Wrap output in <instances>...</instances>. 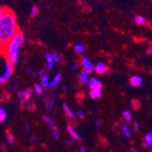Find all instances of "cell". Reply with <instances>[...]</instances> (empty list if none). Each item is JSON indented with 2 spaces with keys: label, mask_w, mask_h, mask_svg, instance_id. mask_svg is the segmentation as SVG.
Instances as JSON below:
<instances>
[{
  "label": "cell",
  "mask_w": 152,
  "mask_h": 152,
  "mask_svg": "<svg viewBox=\"0 0 152 152\" xmlns=\"http://www.w3.org/2000/svg\"><path fill=\"white\" fill-rule=\"evenodd\" d=\"M59 135H60V132H59V129H55L54 130H53V136H54V137L56 140H58V137H59Z\"/></svg>",
  "instance_id": "obj_27"
},
{
  "label": "cell",
  "mask_w": 152,
  "mask_h": 152,
  "mask_svg": "<svg viewBox=\"0 0 152 152\" xmlns=\"http://www.w3.org/2000/svg\"><path fill=\"white\" fill-rule=\"evenodd\" d=\"M67 132H68V134H69V136L72 137V139H74L75 140H81V137L76 133V131L74 130V128L72 127V126H68L67 127Z\"/></svg>",
  "instance_id": "obj_9"
},
{
  "label": "cell",
  "mask_w": 152,
  "mask_h": 152,
  "mask_svg": "<svg viewBox=\"0 0 152 152\" xmlns=\"http://www.w3.org/2000/svg\"><path fill=\"white\" fill-rule=\"evenodd\" d=\"M54 103H55L54 98L51 99L50 100H48V104H47V109H48V112H50L51 110H52V108H53V107H54Z\"/></svg>",
  "instance_id": "obj_22"
},
{
  "label": "cell",
  "mask_w": 152,
  "mask_h": 152,
  "mask_svg": "<svg viewBox=\"0 0 152 152\" xmlns=\"http://www.w3.org/2000/svg\"><path fill=\"white\" fill-rule=\"evenodd\" d=\"M79 79H80V82L83 83V84H86V83H88V81H89V79H88V72L86 71V70H83V71L80 73Z\"/></svg>",
  "instance_id": "obj_12"
},
{
  "label": "cell",
  "mask_w": 152,
  "mask_h": 152,
  "mask_svg": "<svg viewBox=\"0 0 152 152\" xmlns=\"http://www.w3.org/2000/svg\"><path fill=\"white\" fill-rule=\"evenodd\" d=\"M60 79H61V73H57L56 75H55L54 78L51 80L49 87H50V88H55V87H57V86L59 84Z\"/></svg>",
  "instance_id": "obj_8"
},
{
  "label": "cell",
  "mask_w": 152,
  "mask_h": 152,
  "mask_svg": "<svg viewBox=\"0 0 152 152\" xmlns=\"http://www.w3.org/2000/svg\"><path fill=\"white\" fill-rule=\"evenodd\" d=\"M51 118H50L49 116H43V117H42V120H43V121H45V122H46V123H48V124H49V123H50Z\"/></svg>",
  "instance_id": "obj_31"
},
{
  "label": "cell",
  "mask_w": 152,
  "mask_h": 152,
  "mask_svg": "<svg viewBox=\"0 0 152 152\" xmlns=\"http://www.w3.org/2000/svg\"><path fill=\"white\" fill-rule=\"evenodd\" d=\"M133 129H134V130H137V129H139V123L135 122L134 125H133Z\"/></svg>",
  "instance_id": "obj_36"
},
{
  "label": "cell",
  "mask_w": 152,
  "mask_h": 152,
  "mask_svg": "<svg viewBox=\"0 0 152 152\" xmlns=\"http://www.w3.org/2000/svg\"><path fill=\"white\" fill-rule=\"evenodd\" d=\"M33 140H35V141H37V137L36 136H33V139H32Z\"/></svg>",
  "instance_id": "obj_40"
},
{
  "label": "cell",
  "mask_w": 152,
  "mask_h": 152,
  "mask_svg": "<svg viewBox=\"0 0 152 152\" xmlns=\"http://www.w3.org/2000/svg\"><path fill=\"white\" fill-rule=\"evenodd\" d=\"M75 152H86V148L84 146H81L78 151H75Z\"/></svg>",
  "instance_id": "obj_34"
},
{
  "label": "cell",
  "mask_w": 152,
  "mask_h": 152,
  "mask_svg": "<svg viewBox=\"0 0 152 152\" xmlns=\"http://www.w3.org/2000/svg\"><path fill=\"white\" fill-rule=\"evenodd\" d=\"M32 94H33V90L30 89V88H28L27 90L24 91V99H25V101L28 100L32 96Z\"/></svg>",
  "instance_id": "obj_19"
},
{
  "label": "cell",
  "mask_w": 152,
  "mask_h": 152,
  "mask_svg": "<svg viewBox=\"0 0 152 152\" xmlns=\"http://www.w3.org/2000/svg\"><path fill=\"white\" fill-rule=\"evenodd\" d=\"M47 68L48 69V66H43V68H42V69H41V70H40V72H39V76H40V77H42V75L45 73V71H46Z\"/></svg>",
  "instance_id": "obj_33"
},
{
  "label": "cell",
  "mask_w": 152,
  "mask_h": 152,
  "mask_svg": "<svg viewBox=\"0 0 152 152\" xmlns=\"http://www.w3.org/2000/svg\"><path fill=\"white\" fill-rule=\"evenodd\" d=\"M148 52L149 54H151V55H152V48H149L148 49Z\"/></svg>",
  "instance_id": "obj_39"
},
{
  "label": "cell",
  "mask_w": 152,
  "mask_h": 152,
  "mask_svg": "<svg viewBox=\"0 0 152 152\" xmlns=\"http://www.w3.org/2000/svg\"><path fill=\"white\" fill-rule=\"evenodd\" d=\"M7 118V111L4 107H0V121L4 122Z\"/></svg>",
  "instance_id": "obj_20"
},
{
  "label": "cell",
  "mask_w": 152,
  "mask_h": 152,
  "mask_svg": "<svg viewBox=\"0 0 152 152\" xmlns=\"http://www.w3.org/2000/svg\"><path fill=\"white\" fill-rule=\"evenodd\" d=\"M63 108H64V111L66 112V115L70 119H73L75 118V114L73 113V111L71 110V108H69V107L67 106V104L64 103L63 104Z\"/></svg>",
  "instance_id": "obj_11"
},
{
  "label": "cell",
  "mask_w": 152,
  "mask_h": 152,
  "mask_svg": "<svg viewBox=\"0 0 152 152\" xmlns=\"http://www.w3.org/2000/svg\"><path fill=\"white\" fill-rule=\"evenodd\" d=\"M78 1H86V0H78Z\"/></svg>",
  "instance_id": "obj_41"
},
{
  "label": "cell",
  "mask_w": 152,
  "mask_h": 152,
  "mask_svg": "<svg viewBox=\"0 0 152 152\" xmlns=\"http://www.w3.org/2000/svg\"><path fill=\"white\" fill-rule=\"evenodd\" d=\"M129 82L133 87H139L142 84V78L139 76H133L130 77Z\"/></svg>",
  "instance_id": "obj_7"
},
{
  "label": "cell",
  "mask_w": 152,
  "mask_h": 152,
  "mask_svg": "<svg viewBox=\"0 0 152 152\" xmlns=\"http://www.w3.org/2000/svg\"><path fill=\"white\" fill-rule=\"evenodd\" d=\"M151 148V152H152V147H151V148Z\"/></svg>",
  "instance_id": "obj_42"
},
{
  "label": "cell",
  "mask_w": 152,
  "mask_h": 152,
  "mask_svg": "<svg viewBox=\"0 0 152 152\" xmlns=\"http://www.w3.org/2000/svg\"><path fill=\"white\" fill-rule=\"evenodd\" d=\"M88 86H89L90 89H93V90H101V88H102L101 82L99 79L95 78V77L89 79Z\"/></svg>",
  "instance_id": "obj_4"
},
{
  "label": "cell",
  "mask_w": 152,
  "mask_h": 152,
  "mask_svg": "<svg viewBox=\"0 0 152 152\" xmlns=\"http://www.w3.org/2000/svg\"><path fill=\"white\" fill-rule=\"evenodd\" d=\"M94 69H95L96 73L102 75L107 70V66L104 62H99V63H96V65L95 66Z\"/></svg>",
  "instance_id": "obj_6"
},
{
  "label": "cell",
  "mask_w": 152,
  "mask_h": 152,
  "mask_svg": "<svg viewBox=\"0 0 152 152\" xmlns=\"http://www.w3.org/2000/svg\"><path fill=\"white\" fill-rule=\"evenodd\" d=\"M18 30L17 18L14 12L4 7H0V43L3 49L14 37Z\"/></svg>",
  "instance_id": "obj_1"
},
{
  "label": "cell",
  "mask_w": 152,
  "mask_h": 152,
  "mask_svg": "<svg viewBox=\"0 0 152 152\" xmlns=\"http://www.w3.org/2000/svg\"><path fill=\"white\" fill-rule=\"evenodd\" d=\"M39 13V9H38V7H36V6H34L33 7H32V9H31V12H30V15L32 16V17H36V16H37V14Z\"/></svg>",
  "instance_id": "obj_23"
},
{
  "label": "cell",
  "mask_w": 152,
  "mask_h": 152,
  "mask_svg": "<svg viewBox=\"0 0 152 152\" xmlns=\"http://www.w3.org/2000/svg\"><path fill=\"white\" fill-rule=\"evenodd\" d=\"M24 43L23 34L18 31L14 37L7 43V45L2 49V53L5 54L6 58L13 65L16 66L18 63L19 51Z\"/></svg>",
  "instance_id": "obj_2"
},
{
  "label": "cell",
  "mask_w": 152,
  "mask_h": 152,
  "mask_svg": "<svg viewBox=\"0 0 152 152\" xmlns=\"http://www.w3.org/2000/svg\"><path fill=\"white\" fill-rule=\"evenodd\" d=\"M89 96H90V98H92V99H99V98H101V96H102V92H101V90H93V89H91L90 92H89Z\"/></svg>",
  "instance_id": "obj_14"
},
{
  "label": "cell",
  "mask_w": 152,
  "mask_h": 152,
  "mask_svg": "<svg viewBox=\"0 0 152 152\" xmlns=\"http://www.w3.org/2000/svg\"><path fill=\"white\" fill-rule=\"evenodd\" d=\"M71 69H72L73 71H75V72H76V71H77V70H78V66H77V65H73V66H71Z\"/></svg>",
  "instance_id": "obj_35"
},
{
  "label": "cell",
  "mask_w": 152,
  "mask_h": 152,
  "mask_svg": "<svg viewBox=\"0 0 152 152\" xmlns=\"http://www.w3.org/2000/svg\"><path fill=\"white\" fill-rule=\"evenodd\" d=\"M55 122H56V121H55V118H51L50 123L48 124V128H49V129H50V130H54V129H54Z\"/></svg>",
  "instance_id": "obj_28"
},
{
  "label": "cell",
  "mask_w": 152,
  "mask_h": 152,
  "mask_svg": "<svg viewBox=\"0 0 152 152\" xmlns=\"http://www.w3.org/2000/svg\"><path fill=\"white\" fill-rule=\"evenodd\" d=\"M18 98L20 99V102L21 103H24L25 102V99H24V92L21 91V92H18Z\"/></svg>",
  "instance_id": "obj_32"
},
{
  "label": "cell",
  "mask_w": 152,
  "mask_h": 152,
  "mask_svg": "<svg viewBox=\"0 0 152 152\" xmlns=\"http://www.w3.org/2000/svg\"><path fill=\"white\" fill-rule=\"evenodd\" d=\"M45 58H46V60L48 62V69H52L53 66H54V58H53V56H52V54H49V53H46L45 55Z\"/></svg>",
  "instance_id": "obj_10"
},
{
  "label": "cell",
  "mask_w": 152,
  "mask_h": 152,
  "mask_svg": "<svg viewBox=\"0 0 152 152\" xmlns=\"http://www.w3.org/2000/svg\"><path fill=\"white\" fill-rule=\"evenodd\" d=\"M134 21H135V23L137 24V25H145V24L147 23L146 18H143V17H141V16H136V17L134 18Z\"/></svg>",
  "instance_id": "obj_16"
},
{
  "label": "cell",
  "mask_w": 152,
  "mask_h": 152,
  "mask_svg": "<svg viewBox=\"0 0 152 152\" xmlns=\"http://www.w3.org/2000/svg\"><path fill=\"white\" fill-rule=\"evenodd\" d=\"M72 144H73V140H71L66 141V145H67V146H71Z\"/></svg>",
  "instance_id": "obj_37"
},
{
  "label": "cell",
  "mask_w": 152,
  "mask_h": 152,
  "mask_svg": "<svg viewBox=\"0 0 152 152\" xmlns=\"http://www.w3.org/2000/svg\"><path fill=\"white\" fill-rule=\"evenodd\" d=\"M41 85L43 87H48L50 85V82H49V79H48V75H43L41 77Z\"/></svg>",
  "instance_id": "obj_17"
},
{
  "label": "cell",
  "mask_w": 152,
  "mask_h": 152,
  "mask_svg": "<svg viewBox=\"0 0 152 152\" xmlns=\"http://www.w3.org/2000/svg\"><path fill=\"white\" fill-rule=\"evenodd\" d=\"M81 62H82L83 67H84V70L88 71V73L91 72L93 70V68L95 67V66H93L92 62L89 60V58L88 57H84V58H83L82 60H81Z\"/></svg>",
  "instance_id": "obj_5"
},
{
  "label": "cell",
  "mask_w": 152,
  "mask_h": 152,
  "mask_svg": "<svg viewBox=\"0 0 152 152\" xmlns=\"http://www.w3.org/2000/svg\"><path fill=\"white\" fill-rule=\"evenodd\" d=\"M131 106L133 107V108L137 109V108H139V107H140L139 101H137V100H132V102H131Z\"/></svg>",
  "instance_id": "obj_29"
},
{
  "label": "cell",
  "mask_w": 152,
  "mask_h": 152,
  "mask_svg": "<svg viewBox=\"0 0 152 152\" xmlns=\"http://www.w3.org/2000/svg\"><path fill=\"white\" fill-rule=\"evenodd\" d=\"M42 87H43V86L41 85V84H37V85L35 86V88H34L35 92H37V94H42V92H43Z\"/></svg>",
  "instance_id": "obj_24"
},
{
  "label": "cell",
  "mask_w": 152,
  "mask_h": 152,
  "mask_svg": "<svg viewBox=\"0 0 152 152\" xmlns=\"http://www.w3.org/2000/svg\"><path fill=\"white\" fill-rule=\"evenodd\" d=\"M144 142L145 145L148 147H152V132H148L147 133V135L144 137Z\"/></svg>",
  "instance_id": "obj_13"
},
{
  "label": "cell",
  "mask_w": 152,
  "mask_h": 152,
  "mask_svg": "<svg viewBox=\"0 0 152 152\" xmlns=\"http://www.w3.org/2000/svg\"><path fill=\"white\" fill-rule=\"evenodd\" d=\"M120 129H121V133H122L124 136H126V137H130L131 133H130L129 129L127 126L122 125V126H121V128H120Z\"/></svg>",
  "instance_id": "obj_18"
},
{
  "label": "cell",
  "mask_w": 152,
  "mask_h": 152,
  "mask_svg": "<svg viewBox=\"0 0 152 152\" xmlns=\"http://www.w3.org/2000/svg\"><path fill=\"white\" fill-rule=\"evenodd\" d=\"M76 116L78 117V118H84L85 117V112L84 111H81V110H79V111H77L76 113Z\"/></svg>",
  "instance_id": "obj_30"
},
{
  "label": "cell",
  "mask_w": 152,
  "mask_h": 152,
  "mask_svg": "<svg viewBox=\"0 0 152 152\" xmlns=\"http://www.w3.org/2000/svg\"><path fill=\"white\" fill-rule=\"evenodd\" d=\"M13 66H14L7 58H5L4 70H3V73L1 74V76H0V83H1V84L5 83L12 76V74H13Z\"/></svg>",
  "instance_id": "obj_3"
},
{
  "label": "cell",
  "mask_w": 152,
  "mask_h": 152,
  "mask_svg": "<svg viewBox=\"0 0 152 152\" xmlns=\"http://www.w3.org/2000/svg\"><path fill=\"white\" fill-rule=\"evenodd\" d=\"M96 124H98V126H101V124H102V121H101V119H98L96 120Z\"/></svg>",
  "instance_id": "obj_38"
},
{
  "label": "cell",
  "mask_w": 152,
  "mask_h": 152,
  "mask_svg": "<svg viewBox=\"0 0 152 152\" xmlns=\"http://www.w3.org/2000/svg\"><path fill=\"white\" fill-rule=\"evenodd\" d=\"M85 50V46L82 44H77L75 46V51L77 53H82L83 51Z\"/></svg>",
  "instance_id": "obj_21"
},
{
  "label": "cell",
  "mask_w": 152,
  "mask_h": 152,
  "mask_svg": "<svg viewBox=\"0 0 152 152\" xmlns=\"http://www.w3.org/2000/svg\"><path fill=\"white\" fill-rule=\"evenodd\" d=\"M52 56H53V58H54V61H55V62L58 63V62L61 61V57L59 56L58 54H57V53H53V54H52Z\"/></svg>",
  "instance_id": "obj_26"
},
{
  "label": "cell",
  "mask_w": 152,
  "mask_h": 152,
  "mask_svg": "<svg viewBox=\"0 0 152 152\" xmlns=\"http://www.w3.org/2000/svg\"><path fill=\"white\" fill-rule=\"evenodd\" d=\"M122 117H123L124 119H125L126 122L130 123V121H131V112L129 111V110H124V111L122 112Z\"/></svg>",
  "instance_id": "obj_15"
},
{
  "label": "cell",
  "mask_w": 152,
  "mask_h": 152,
  "mask_svg": "<svg viewBox=\"0 0 152 152\" xmlns=\"http://www.w3.org/2000/svg\"><path fill=\"white\" fill-rule=\"evenodd\" d=\"M7 140L8 143H10V144H14V143H15V137H14V136L12 134H9L8 133L7 135Z\"/></svg>",
  "instance_id": "obj_25"
}]
</instances>
